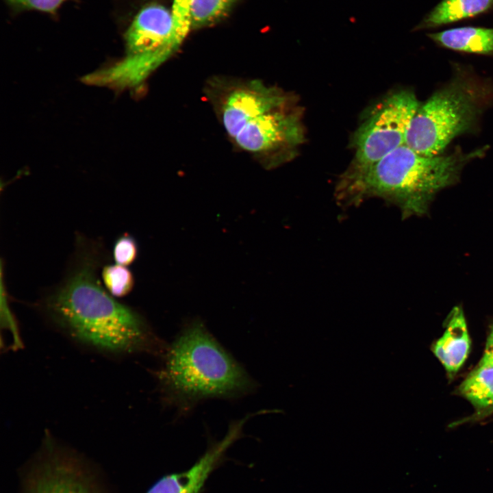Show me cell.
Masks as SVG:
<instances>
[{"mask_svg":"<svg viewBox=\"0 0 493 493\" xmlns=\"http://www.w3.org/2000/svg\"><path fill=\"white\" fill-rule=\"evenodd\" d=\"M70 267L43 299L41 307L56 326L78 342L113 354L162 351L144 318L116 301L102 286L98 272L103 247L82 238Z\"/></svg>","mask_w":493,"mask_h":493,"instance_id":"1","label":"cell"},{"mask_svg":"<svg viewBox=\"0 0 493 493\" xmlns=\"http://www.w3.org/2000/svg\"><path fill=\"white\" fill-rule=\"evenodd\" d=\"M479 153L427 156L405 144L355 179L339 184L336 198L340 205L349 207L377 197L396 205L403 219L422 216L435 194L453 184L464 164Z\"/></svg>","mask_w":493,"mask_h":493,"instance_id":"2","label":"cell"},{"mask_svg":"<svg viewBox=\"0 0 493 493\" xmlns=\"http://www.w3.org/2000/svg\"><path fill=\"white\" fill-rule=\"evenodd\" d=\"M210 98L228 136L237 147L264 164L301 142V125L288 109V98L259 80H213Z\"/></svg>","mask_w":493,"mask_h":493,"instance_id":"3","label":"cell"},{"mask_svg":"<svg viewBox=\"0 0 493 493\" xmlns=\"http://www.w3.org/2000/svg\"><path fill=\"white\" fill-rule=\"evenodd\" d=\"M158 379L164 399L185 409L202 399L234 397L255 387L199 320L188 323L165 351Z\"/></svg>","mask_w":493,"mask_h":493,"instance_id":"4","label":"cell"},{"mask_svg":"<svg viewBox=\"0 0 493 493\" xmlns=\"http://www.w3.org/2000/svg\"><path fill=\"white\" fill-rule=\"evenodd\" d=\"M482 92L471 79L458 77L420 105L405 144L416 152L440 154L456 136L469 130L481 110Z\"/></svg>","mask_w":493,"mask_h":493,"instance_id":"5","label":"cell"},{"mask_svg":"<svg viewBox=\"0 0 493 493\" xmlns=\"http://www.w3.org/2000/svg\"><path fill=\"white\" fill-rule=\"evenodd\" d=\"M19 477L18 493H113L92 462L49 434Z\"/></svg>","mask_w":493,"mask_h":493,"instance_id":"6","label":"cell"},{"mask_svg":"<svg viewBox=\"0 0 493 493\" xmlns=\"http://www.w3.org/2000/svg\"><path fill=\"white\" fill-rule=\"evenodd\" d=\"M420 104L409 90L383 99L357 130L354 163L340 184L352 181L385 155L405 144L407 130Z\"/></svg>","mask_w":493,"mask_h":493,"instance_id":"7","label":"cell"},{"mask_svg":"<svg viewBox=\"0 0 493 493\" xmlns=\"http://www.w3.org/2000/svg\"><path fill=\"white\" fill-rule=\"evenodd\" d=\"M247 418L232 424L225 436L210 448L189 469L164 476L145 493H199L227 448L240 438Z\"/></svg>","mask_w":493,"mask_h":493,"instance_id":"8","label":"cell"},{"mask_svg":"<svg viewBox=\"0 0 493 493\" xmlns=\"http://www.w3.org/2000/svg\"><path fill=\"white\" fill-rule=\"evenodd\" d=\"M470 347L466 320L462 307H455L446 322L442 336L433 344L432 351L449 375L457 372Z\"/></svg>","mask_w":493,"mask_h":493,"instance_id":"9","label":"cell"},{"mask_svg":"<svg viewBox=\"0 0 493 493\" xmlns=\"http://www.w3.org/2000/svg\"><path fill=\"white\" fill-rule=\"evenodd\" d=\"M429 36L442 46L455 51L479 54L493 53V29L464 27Z\"/></svg>","mask_w":493,"mask_h":493,"instance_id":"10","label":"cell"},{"mask_svg":"<svg viewBox=\"0 0 493 493\" xmlns=\"http://www.w3.org/2000/svg\"><path fill=\"white\" fill-rule=\"evenodd\" d=\"M493 5V0H442L423 20L420 27L455 22L480 14Z\"/></svg>","mask_w":493,"mask_h":493,"instance_id":"11","label":"cell"},{"mask_svg":"<svg viewBox=\"0 0 493 493\" xmlns=\"http://www.w3.org/2000/svg\"><path fill=\"white\" fill-rule=\"evenodd\" d=\"M458 390L477 408L493 406V366L479 362Z\"/></svg>","mask_w":493,"mask_h":493,"instance_id":"12","label":"cell"},{"mask_svg":"<svg viewBox=\"0 0 493 493\" xmlns=\"http://www.w3.org/2000/svg\"><path fill=\"white\" fill-rule=\"evenodd\" d=\"M236 0H191V29L203 27L218 21L230 11Z\"/></svg>","mask_w":493,"mask_h":493,"instance_id":"13","label":"cell"},{"mask_svg":"<svg viewBox=\"0 0 493 493\" xmlns=\"http://www.w3.org/2000/svg\"><path fill=\"white\" fill-rule=\"evenodd\" d=\"M101 277L106 290L115 298L128 295L134 286V277L127 266L106 264L102 267Z\"/></svg>","mask_w":493,"mask_h":493,"instance_id":"14","label":"cell"},{"mask_svg":"<svg viewBox=\"0 0 493 493\" xmlns=\"http://www.w3.org/2000/svg\"><path fill=\"white\" fill-rule=\"evenodd\" d=\"M191 0H173L171 8L173 18V34L179 47L183 43L190 30V5Z\"/></svg>","mask_w":493,"mask_h":493,"instance_id":"15","label":"cell"},{"mask_svg":"<svg viewBox=\"0 0 493 493\" xmlns=\"http://www.w3.org/2000/svg\"><path fill=\"white\" fill-rule=\"evenodd\" d=\"M138 254V243L132 236L125 233L115 240L112 257L116 264L129 266L136 260Z\"/></svg>","mask_w":493,"mask_h":493,"instance_id":"16","label":"cell"},{"mask_svg":"<svg viewBox=\"0 0 493 493\" xmlns=\"http://www.w3.org/2000/svg\"><path fill=\"white\" fill-rule=\"evenodd\" d=\"M18 7L39 11L45 13H53L66 0H8Z\"/></svg>","mask_w":493,"mask_h":493,"instance_id":"17","label":"cell"},{"mask_svg":"<svg viewBox=\"0 0 493 493\" xmlns=\"http://www.w3.org/2000/svg\"><path fill=\"white\" fill-rule=\"evenodd\" d=\"M480 362L493 366V325L490 328L484 352Z\"/></svg>","mask_w":493,"mask_h":493,"instance_id":"18","label":"cell"}]
</instances>
